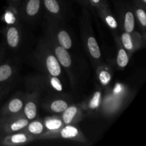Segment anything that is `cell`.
Listing matches in <instances>:
<instances>
[{
  "instance_id": "obj_11",
  "label": "cell",
  "mask_w": 146,
  "mask_h": 146,
  "mask_svg": "<svg viewBox=\"0 0 146 146\" xmlns=\"http://www.w3.org/2000/svg\"><path fill=\"white\" fill-rule=\"evenodd\" d=\"M24 105V98L21 96H17L11 98L1 109V117H8L19 113Z\"/></svg>"
},
{
  "instance_id": "obj_27",
  "label": "cell",
  "mask_w": 146,
  "mask_h": 146,
  "mask_svg": "<svg viewBox=\"0 0 146 146\" xmlns=\"http://www.w3.org/2000/svg\"><path fill=\"white\" fill-rule=\"evenodd\" d=\"M9 1L11 8L18 11L20 4H21V0H9Z\"/></svg>"
},
{
  "instance_id": "obj_18",
  "label": "cell",
  "mask_w": 146,
  "mask_h": 146,
  "mask_svg": "<svg viewBox=\"0 0 146 146\" xmlns=\"http://www.w3.org/2000/svg\"><path fill=\"white\" fill-rule=\"evenodd\" d=\"M133 10L135 12L137 20L141 26V29L143 31V39H145V28H146V13L145 11V8L140 4H136L134 5Z\"/></svg>"
},
{
  "instance_id": "obj_19",
  "label": "cell",
  "mask_w": 146,
  "mask_h": 146,
  "mask_svg": "<svg viewBox=\"0 0 146 146\" xmlns=\"http://www.w3.org/2000/svg\"><path fill=\"white\" fill-rule=\"evenodd\" d=\"M117 46H118V54H117L116 63L121 68H125L129 62V56L126 50L123 47L121 41L119 40L116 41Z\"/></svg>"
},
{
  "instance_id": "obj_20",
  "label": "cell",
  "mask_w": 146,
  "mask_h": 146,
  "mask_svg": "<svg viewBox=\"0 0 146 146\" xmlns=\"http://www.w3.org/2000/svg\"><path fill=\"white\" fill-rule=\"evenodd\" d=\"M68 106V103L63 99L54 100L48 104V110L55 113H62Z\"/></svg>"
},
{
  "instance_id": "obj_13",
  "label": "cell",
  "mask_w": 146,
  "mask_h": 146,
  "mask_svg": "<svg viewBox=\"0 0 146 146\" xmlns=\"http://www.w3.org/2000/svg\"><path fill=\"white\" fill-rule=\"evenodd\" d=\"M38 95L36 92L33 94L27 96L26 102L23 107V113L28 120L35 119L37 115V104H38Z\"/></svg>"
},
{
  "instance_id": "obj_1",
  "label": "cell",
  "mask_w": 146,
  "mask_h": 146,
  "mask_svg": "<svg viewBox=\"0 0 146 146\" xmlns=\"http://www.w3.org/2000/svg\"><path fill=\"white\" fill-rule=\"evenodd\" d=\"M38 66L46 76L59 77L61 74V64L45 39L40 43L35 53Z\"/></svg>"
},
{
  "instance_id": "obj_14",
  "label": "cell",
  "mask_w": 146,
  "mask_h": 146,
  "mask_svg": "<svg viewBox=\"0 0 146 146\" xmlns=\"http://www.w3.org/2000/svg\"><path fill=\"white\" fill-rule=\"evenodd\" d=\"M121 19H122L123 29L127 33H133L134 31L135 25V18L133 11L131 8L123 7L121 11Z\"/></svg>"
},
{
  "instance_id": "obj_5",
  "label": "cell",
  "mask_w": 146,
  "mask_h": 146,
  "mask_svg": "<svg viewBox=\"0 0 146 146\" xmlns=\"http://www.w3.org/2000/svg\"><path fill=\"white\" fill-rule=\"evenodd\" d=\"M86 24H84V27L86 29L84 30V38H83L84 41L85 48L93 61L99 62L100 60L101 59V48L98 46L96 38L93 34L90 22L88 19H86Z\"/></svg>"
},
{
  "instance_id": "obj_23",
  "label": "cell",
  "mask_w": 146,
  "mask_h": 146,
  "mask_svg": "<svg viewBox=\"0 0 146 146\" xmlns=\"http://www.w3.org/2000/svg\"><path fill=\"white\" fill-rule=\"evenodd\" d=\"M63 122L57 118H48L46 120L44 126L50 131H55L62 127Z\"/></svg>"
},
{
  "instance_id": "obj_25",
  "label": "cell",
  "mask_w": 146,
  "mask_h": 146,
  "mask_svg": "<svg viewBox=\"0 0 146 146\" xmlns=\"http://www.w3.org/2000/svg\"><path fill=\"white\" fill-rule=\"evenodd\" d=\"M48 76V84L51 86V88L56 91L61 92L63 91V85L59 78L58 77L50 76Z\"/></svg>"
},
{
  "instance_id": "obj_21",
  "label": "cell",
  "mask_w": 146,
  "mask_h": 146,
  "mask_svg": "<svg viewBox=\"0 0 146 146\" xmlns=\"http://www.w3.org/2000/svg\"><path fill=\"white\" fill-rule=\"evenodd\" d=\"M27 131L29 134L34 135H39L44 133L45 126L44 124L38 121H34L31 123H29L27 125Z\"/></svg>"
},
{
  "instance_id": "obj_4",
  "label": "cell",
  "mask_w": 146,
  "mask_h": 146,
  "mask_svg": "<svg viewBox=\"0 0 146 146\" xmlns=\"http://www.w3.org/2000/svg\"><path fill=\"white\" fill-rule=\"evenodd\" d=\"M29 120L19 113L0 118V131L6 135L17 133L27 128Z\"/></svg>"
},
{
  "instance_id": "obj_3",
  "label": "cell",
  "mask_w": 146,
  "mask_h": 146,
  "mask_svg": "<svg viewBox=\"0 0 146 146\" xmlns=\"http://www.w3.org/2000/svg\"><path fill=\"white\" fill-rule=\"evenodd\" d=\"M45 40L48 43L51 51H53L55 56L56 57L57 60L61 64V66H63L68 71V76H69L71 84L74 86V84H74V76L72 73L73 61L68 50L61 46V45H59L58 43L56 42L54 39L50 38L48 36L46 35Z\"/></svg>"
},
{
  "instance_id": "obj_9",
  "label": "cell",
  "mask_w": 146,
  "mask_h": 146,
  "mask_svg": "<svg viewBox=\"0 0 146 146\" xmlns=\"http://www.w3.org/2000/svg\"><path fill=\"white\" fill-rule=\"evenodd\" d=\"M4 37L9 48L14 50L18 48L21 40V27L18 24L9 25L4 31Z\"/></svg>"
},
{
  "instance_id": "obj_2",
  "label": "cell",
  "mask_w": 146,
  "mask_h": 146,
  "mask_svg": "<svg viewBox=\"0 0 146 146\" xmlns=\"http://www.w3.org/2000/svg\"><path fill=\"white\" fill-rule=\"evenodd\" d=\"M61 21L46 14V35L49 36L66 49H71L73 41L68 31L61 24Z\"/></svg>"
},
{
  "instance_id": "obj_16",
  "label": "cell",
  "mask_w": 146,
  "mask_h": 146,
  "mask_svg": "<svg viewBox=\"0 0 146 146\" xmlns=\"http://www.w3.org/2000/svg\"><path fill=\"white\" fill-rule=\"evenodd\" d=\"M15 73V68L9 63L0 65V88H7L5 86L8 84Z\"/></svg>"
},
{
  "instance_id": "obj_28",
  "label": "cell",
  "mask_w": 146,
  "mask_h": 146,
  "mask_svg": "<svg viewBox=\"0 0 146 146\" xmlns=\"http://www.w3.org/2000/svg\"><path fill=\"white\" fill-rule=\"evenodd\" d=\"M135 3L140 4V5L142 6V7H143L144 8H145L146 4V0H135Z\"/></svg>"
},
{
  "instance_id": "obj_12",
  "label": "cell",
  "mask_w": 146,
  "mask_h": 146,
  "mask_svg": "<svg viewBox=\"0 0 146 146\" xmlns=\"http://www.w3.org/2000/svg\"><path fill=\"white\" fill-rule=\"evenodd\" d=\"M32 135L26 133H17L9 134L1 141V144L4 145H20L31 141Z\"/></svg>"
},
{
  "instance_id": "obj_24",
  "label": "cell",
  "mask_w": 146,
  "mask_h": 146,
  "mask_svg": "<svg viewBox=\"0 0 146 146\" xmlns=\"http://www.w3.org/2000/svg\"><path fill=\"white\" fill-rule=\"evenodd\" d=\"M101 92L100 91H96L92 98L88 103V108L91 110H96L101 106Z\"/></svg>"
},
{
  "instance_id": "obj_30",
  "label": "cell",
  "mask_w": 146,
  "mask_h": 146,
  "mask_svg": "<svg viewBox=\"0 0 146 146\" xmlns=\"http://www.w3.org/2000/svg\"><path fill=\"white\" fill-rule=\"evenodd\" d=\"M2 56H3V53L1 51V50H0V61H1V58H2Z\"/></svg>"
},
{
  "instance_id": "obj_22",
  "label": "cell",
  "mask_w": 146,
  "mask_h": 146,
  "mask_svg": "<svg viewBox=\"0 0 146 146\" xmlns=\"http://www.w3.org/2000/svg\"><path fill=\"white\" fill-rule=\"evenodd\" d=\"M98 80L103 86H106L111 80V74L106 66H100L97 69Z\"/></svg>"
},
{
  "instance_id": "obj_17",
  "label": "cell",
  "mask_w": 146,
  "mask_h": 146,
  "mask_svg": "<svg viewBox=\"0 0 146 146\" xmlns=\"http://www.w3.org/2000/svg\"><path fill=\"white\" fill-rule=\"evenodd\" d=\"M80 113V110L76 106H71L67 107L66 109L62 113V121L65 125H68L75 121L77 118H79L78 115Z\"/></svg>"
},
{
  "instance_id": "obj_15",
  "label": "cell",
  "mask_w": 146,
  "mask_h": 146,
  "mask_svg": "<svg viewBox=\"0 0 146 146\" xmlns=\"http://www.w3.org/2000/svg\"><path fill=\"white\" fill-rule=\"evenodd\" d=\"M96 9L101 18L108 26V27H110L113 30L117 29V28L118 27V22L111 13L108 4H105L102 7H100L99 8Z\"/></svg>"
},
{
  "instance_id": "obj_7",
  "label": "cell",
  "mask_w": 146,
  "mask_h": 146,
  "mask_svg": "<svg viewBox=\"0 0 146 146\" xmlns=\"http://www.w3.org/2000/svg\"><path fill=\"white\" fill-rule=\"evenodd\" d=\"M48 137H54V138H61L64 139L75 140L77 141H85V138L82 134L80 133L78 128L74 125L68 124L65 125L64 128L58 129L55 131H51L49 133H47Z\"/></svg>"
},
{
  "instance_id": "obj_10",
  "label": "cell",
  "mask_w": 146,
  "mask_h": 146,
  "mask_svg": "<svg viewBox=\"0 0 146 146\" xmlns=\"http://www.w3.org/2000/svg\"><path fill=\"white\" fill-rule=\"evenodd\" d=\"M120 41L127 52L132 54L141 46V36L134 31L131 34L123 32L121 34Z\"/></svg>"
},
{
  "instance_id": "obj_31",
  "label": "cell",
  "mask_w": 146,
  "mask_h": 146,
  "mask_svg": "<svg viewBox=\"0 0 146 146\" xmlns=\"http://www.w3.org/2000/svg\"><path fill=\"white\" fill-rule=\"evenodd\" d=\"M4 94H0V98H1V96H4Z\"/></svg>"
},
{
  "instance_id": "obj_8",
  "label": "cell",
  "mask_w": 146,
  "mask_h": 146,
  "mask_svg": "<svg viewBox=\"0 0 146 146\" xmlns=\"http://www.w3.org/2000/svg\"><path fill=\"white\" fill-rule=\"evenodd\" d=\"M46 14L64 21L66 18V10L61 0H41Z\"/></svg>"
},
{
  "instance_id": "obj_29",
  "label": "cell",
  "mask_w": 146,
  "mask_h": 146,
  "mask_svg": "<svg viewBox=\"0 0 146 146\" xmlns=\"http://www.w3.org/2000/svg\"><path fill=\"white\" fill-rule=\"evenodd\" d=\"M80 1L82 2L84 4H85V5H90L88 0H80Z\"/></svg>"
},
{
  "instance_id": "obj_26",
  "label": "cell",
  "mask_w": 146,
  "mask_h": 146,
  "mask_svg": "<svg viewBox=\"0 0 146 146\" xmlns=\"http://www.w3.org/2000/svg\"><path fill=\"white\" fill-rule=\"evenodd\" d=\"M89 4L91 6H93L94 7H96V9L99 8L100 7L107 4L106 0H88Z\"/></svg>"
},
{
  "instance_id": "obj_6",
  "label": "cell",
  "mask_w": 146,
  "mask_h": 146,
  "mask_svg": "<svg viewBox=\"0 0 146 146\" xmlns=\"http://www.w3.org/2000/svg\"><path fill=\"white\" fill-rule=\"evenodd\" d=\"M41 4V0H24L18 9L21 18L27 22H33L39 16Z\"/></svg>"
}]
</instances>
